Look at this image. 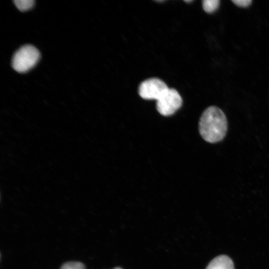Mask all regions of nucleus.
Here are the masks:
<instances>
[{
    "label": "nucleus",
    "instance_id": "1",
    "mask_svg": "<svg viewBox=\"0 0 269 269\" xmlns=\"http://www.w3.org/2000/svg\"><path fill=\"white\" fill-rule=\"evenodd\" d=\"M199 131L202 137L210 143L223 139L227 131V121L223 112L216 106L207 108L199 122Z\"/></svg>",
    "mask_w": 269,
    "mask_h": 269
},
{
    "label": "nucleus",
    "instance_id": "2",
    "mask_svg": "<svg viewBox=\"0 0 269 269\" xmlns=\"http://www.w3.org/2000/svg\"><path fill=\"white\" fill-rule=\"evenodd\" d=\"M40 58L39 51L34 46L25 45L17 50L12 59V66L17 72L24 73L33 68Z\"/></svg>",
    "mask_w": 269,
    "mask_h": 269
},
{
    "label": "nucleus",
    "instance_id": "3",
    "mask_svg": "<svg viewBox=\"0 0 269 269\" xmlns=\"http://www.w3.org/2000/svg\"><path fill=\"white\" fill-rule=\"evenodd\" d=\"M182 104V98L177 91L168 88L156 101V108L160 114L168 116L178 110Z\"/></svg>",
    "mask_w": 269,
    "mask_h": 269
},
{
    "label": "nucleus",
    "instance_id": "4",
    "mask_svg": "<svg viewBox=\"0 0 269 269\" xmlns=\"http://www.w3.org/2000/svg\"><path fill=\"white\" fill-rule=\"evenodd\" d=\"M168 88L165 83L161 79L151 78L140 84L138 92L143 99L157 101Z\"/></svg>",
    "mask_w": 269,
    "mask_h": 269
},
{
    "label": "nucleus",
    "instance_id": "5",
    "mask_svg": "<svg viewBox=\"0 0 269 269\" xmlns=\"http://www.w3.org/2000/svg\"><path fill=\"white\" fill-rule=\"evenodd\" d=\"M206 269H234V266L231 258L223 255L213 259Z\"/></svg>",
    "mask_w": 269,
    "mask_h": 269
},
{
    "label": "nucleus",
    "instance_id": "6",
    "mask_svg": "<svg viewBox=\"0 0 269 269\" xmlns=\"http://www.w3.org/2000/svg\"><path fill=\"white\" fill-rule=\"evenodd\" d=\"M219 3V0H204L202 1V6L205 11L212 13L217 9Z\"/></svg>",
    "mask_w": 269,
    "mask_h": 269
},
{
    "label": "nucleus",
    "instance_id": "7",
    "mask_svg": "<svg viewBox=\"0 0 269 269\" xmlns=\"http://www.w3.org/2000/svg\"><path fill=\"white\" fill-rule=\"evenodd\" d=\"M13 2L21 11L28 10L33 6L34 3V1L33 0H15Z\"/></svg>",
    "mask_w": 269,
    "mask_h": 269
},
{
    "label": "nucleus",
    "instance_id": "8",
    "mask_svg": "<svg viewBox=\"0 0 269 269\" xmlns=\"http://www.w3.org/2000/svg\"><path fill=\"white\" fill-rule=\"evenodd\" d=\"M60 269H85V268L82 263L70 262L64 264Z\"/></svg>",
    "mask_w": 269,
    "mask_h": 269
},
{
    "label": "nucleus",
    "instance_id": "9",
    "mask_svg": "<svg viewBox=\"0 0 269 269\" xmlns=\"http://www.w3.org/2000/svg\"><path fill=\"white\" fill-rule=\"evenodd\" d=\"M236 5L241 7H247L252 3L251 0H232Z\"/></svg>",
    "mask_w": 269,
    "mask_h": 269
},
{
    "label": "nucleus",
    "instance_id": "10",
    "mask_svg": "<svg viewBox=\"0 0 269 269\" xmlns=\"http://www.w3.org/2000/svg\"><path fill=\"white\" fill-rule=\"evenodd\" d=\"M114 269H122L120 267H117V268H114Z\"/></svg>",
    "mask_w": 269,
    "mask_h": 269
},
{
    "label": "nucleus",
    "instance_id": "11",
    "mask_svg": "<svg viewBox=\"0 0 269 269\" xmlns=\"http://www.w3.org/2000/svg\"><path fill=\"white\" fill-rule=\"evenodd\" d=\"M185 1H186V2H191L192 0H185Z\"/></svg>",
    "mask_w": 269,
    "mask_h": 269
}]
</instances>
